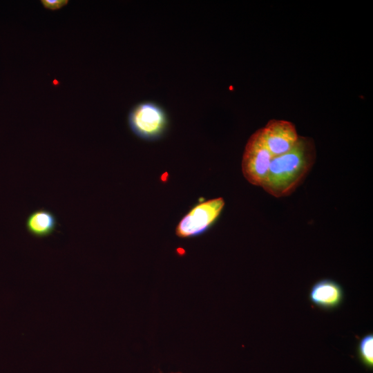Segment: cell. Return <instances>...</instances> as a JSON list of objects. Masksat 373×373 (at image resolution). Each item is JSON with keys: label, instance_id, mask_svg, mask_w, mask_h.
Segmentation results:
<instances>
[{"label": "cell", "instance_id": "1", "mask_svg": "<svg viewBox=\"0 0 373 373\" xmlns=\"http://www.w3.org/2000/svg\"><path fill=\"white\" fill-rule=\"evenodd\" d=\"M316 156L314 140L299 135L296 144L289 151L273 157L267 177L262 187L275 198L291 195L312 169Z\"/></svg>", "mask_w": 373, "mask_h": 373}, {"label": "cell", "instance_id": "2", "mask_svg": "<svg viewBox=\"0 0 373 373\" xmlns=\"http://www.w3.org/2000/svg\"><path fill=\"white\" fill-rule=\"evenodd\" d=\"M128 122L131 130L137 137L154 140L166 132L169 119L166 112L154 102H142L135 105L129 112Z\"/></svg>", "mask_w": 373, "mask_h": 373}, {"label": "cell", "instance_id": "3", "mask_svg": "<svg viewBox=\"0 0 373 373\" xmlns=\"http://www.w3.org/2000/svg\"><path fill=\"white\" fill-rule=\"evenodd\" d=\"M272 159L258 129L249 137L244 149L242 171L245 179L250 184L262 187Z\"/></svg>", "mask_w": 373, "mask_h": 373}, {"label": "cell", "instance_id": "4", "mask_svg": "<svg viewBox=\"0 0 373 373\" xmlns=\"http://www.w3.org/2000/svg\"><path fill=\"white\" fill-rule=\"evenodd\" d=\"M224 206L222 198L201 202L194 207L180 221L175 233L188 238L202 233L216 220Z\"/></svg>", "mask_w": 373, "mask_h": 373}, {"label": "cell", "instance_id": "5", "mask_svg": "<svg viewBox=\"0 0 373 373\" xmlns=\"http://www.w3.org/2000/svg\"><path fill=\"white\" fill-rule=\"evenodd\" d=\"M260 131L262 140L273 157L289 151L299 136L295 125L283 119H270Z\"/></svg>", "mask_w": 373, "mask_h": 373}, {"label": "cell", "instance_id": "6", "mask_svg": "<svg viewBox=\"0 0 373 373\" xmlns=\"http://www.w3.org/2000/svg\"><path fill=\"white\" fill-rule=\"evenodd\" d=\"M344 291L342 287L332 279H322L311 287L309 298L315 306L323 309H333L343 302Z\"/></svg>", "mask_w": 373, "mask_h": 373}, {"label": "cell", "instance_id": "7", "mask_svg": "<svg viewBox=\"0 0 373 373\" xmlns=\"http://www.w3.org/2000/svg\"><path fill=\"white\" fill-rule=\"evenodd\" d=\"M57 220L55 215L46 209L32 211L26 218V228L28 232L36 238H45L56 229Z\"/></svg>", "mask_w": 373, "mask_h": 373}, {"label": "cell", "instance_id": "8", "mask_svg": "<svg viewBox=\"0 0 373 373\" xmlns=\"http://www.w3.org/2000/svg\"><path fill=\"white\" fill-rule=\"evenodd\" d=\"M357 354L362 364L367 369L373 367V335H364L358 341Z\"/></svg>", "mask_w": 373, "mask_h": 373}, {"label": "cell", "instance_id": "9", "mask_svg": "<svg viewBox=\"0 0 373 373\" xmlns=\"http://www.w3.org/2000/svg\"><path fill=\"white\" fill-rule=\"evenodd\" d=\"M44 7L49 10H59L67 5L68 0H42L41 1Z\"/></svg>", "mask_w": 373, "mask_h": 373}, {"label": "cell", "instance_id": "10", "mask_svg": "<svg viewBox=\"0 0 373 373\" xmlns=\"http://www.w3.org/2000/svg\"><path fill=\"white\" fill-rule=\"evenodd\" d=\"M175 373H180V372H175Z\"/></svg>", "mask_w": 373, "mask_h": 373}]
</instances>
